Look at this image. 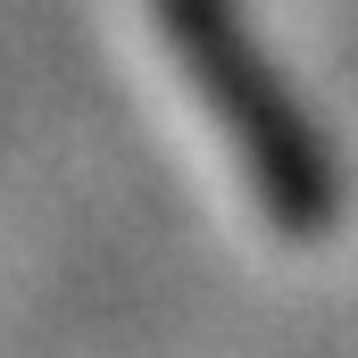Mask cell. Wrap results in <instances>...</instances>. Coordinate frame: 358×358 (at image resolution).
Segmentation results:
<instances>
[{
  "label": "cell",
  "mask_w": 358,
  "mask_h": 358,
  "mask_svg": "<svg viewBox=\"0 0 358 358\" xmlns=\"http://www.w3.org/2000/svg\"><path fill=\"white\" fill-rule=\"evenodd\" d=\"M150 42H159L167 76L192 92L200 142H208L217 176L234 183L242 217L275 242H300L308 225H325V167L292 134V108L267 92V76L242 59L225 8L217 0H150Z\"/></svg>",
  "instance_id": "6da1fadb"
}]
</instances>
